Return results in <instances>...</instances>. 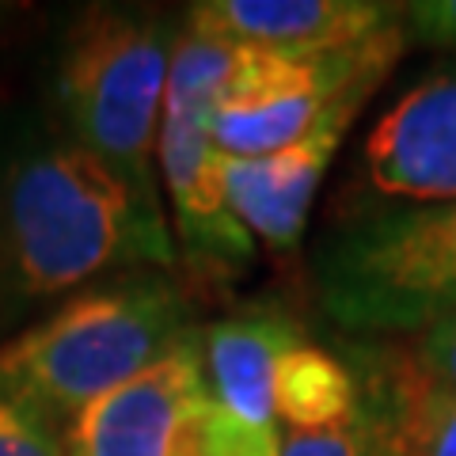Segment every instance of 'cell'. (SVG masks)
<instances>
[{
  "label": "cell",
  "instance_id": "1",
  "mask_svg": "<svg viewBox=\"0 0 456 456\" xmlns=\"http://www.w3.org/2000/svg\"><path fill=\"white\" fill-rule=\"evenodd\" d=\"M164 202L130 187L50 114L0 118V323L130 270H175Z\"/></svg>",
  "mask_w": 456,
  "mask_h": 456
},
{
  "label": "cell",
  "instance_id": "2",
  "mask_svg": "<svg viewBox=\"0 0 456 456\" xmlns=\"http://www.w3.org/2000/svg\"><path fill=\"white\" fill-rule=\"evenodd\" d=\"M194 327L191 289L175 270L92 281L0 342V399L61 434L84 407L160 362Z\"/></svg>",
  "mask_w": 456,
  "mask_h": 456
},
{
  "label": "cell",
  "instance_id": "3",
  "mask_svg": "<svg viewBox=\"0 0 456 456\" xmlns=\"http://www.w3.org/2000/svg\"><path fill=\"white\" fill-rule=\"evenodd\" d=\"M179 35L183 12L88 4L57 38L50 69L53 126L152 202H164L156 137Z\"/></svg>",
  "mask_w": 456,
  "mask_h": 456
},
{
  "label": "cell",
  "instance_id": "4",
  "mask_svg": "<svg viewBox=\"0 0 456 456\" xmlns=\"http://www.w3.org/2000/svg\"><path fill=\"white\" fill-rule=\"evenodd\" d=\"M323 320L346 338H415L456 316V198L338 217L312 259Z\"/></svg>",
  "mask_w": 456,
  "mask_h": 456
},
{
  "label": "cell",
  "instance_id": "5",
  "mask_svg": "<svg viewBox=\"0 0 456 456\" xmlns=\"http://www.w3.org/2000/svg\"><path fill=\"white\" fill-rule=\"evenodd\" d=\"M61 445L65 456H281L278 441L251 437L217 407L202 327L84 407L61 430Z\"/></svg>",
  "mask_w": 456,
  "mask_h": 456
},
{
  "label": "cell",
  "instance_id": "6",
  "mask_svg": "<svg viewBox=\"0 0 456 456\" xmlns=\"http://www.w3.org/2000/svg\"><path fill=\"white\" fill-rule=\"evenodd\" d=\"M456 198V53L411 80L365 130L338 217ZM335 217V221H338Z\"/></svg>",
  "mask_w": 456,
  "mask_h": 456
},
{
  "label": "cell",
  "instance_id": "7",
  "mask_svg": "<svg viewBox=\"0 0 456 456\" xmlns=\"http://www.w3.org/2000/svg\"><path fill=\"white\" fill-rule=\"evenodd\" d=\"M209 118L213 107L202 99L164 92L156 175H160L171 240L183 270L194 281H232L251 270L259 244L224 198V152L213 145Z\"/></svg>",
  "mask_w": 456,
  "mask_h": 456
},
{
  "label": "cell",
  "instance_id": "8",
  "mask_svg": "<svg viewBox=\"0 0 456 456\" xmlns=\"http://www.w3.org/2000/svg\"><path fill=\"white\" fill-rule=\"evenodd\" d=\"M403 50L407 35L403 23H395L384 35L362 42V46L293 57L289 69L266 92L213 110V145L224 156H266L293 145L346 95L362 88H380Z\"/></svg>",
  "mask_w": 456,
  "mask_h": 456
},
{
  "label": "cell",
  "instance_id": "9",
  "mask_svg": "<svg viewBox=\"0 0 456 456\" xmlns=\"http://www.w3.org/2000/svg\"><path fill=\"white\" fill-rule=\"evenodd\" d=\"M373 95L377 88L346 95L305 137H297L285 149H274L266 156H224L221 160L224 198L255 236V244H263L266 251H293L301 244L327 171H331L354 122L365 114Z\"/></svg>",
  "mask_w": 456,
  "mask_h": 456
},
{
  "label": "cell",
  "instance_id": "10",
  "mask_svg": "<svg viewBox=\"0 0 456 456\" xmlns=\"http://www.w3.org/2000/svg\"><path fill=\"white\" fill-rule=\"evenodd\" d=\"M358 395L346 419L316 434H281V456H419V426L430 380L407 342L346 338Z\"/></svg>",
  "mask_w": 456,
  "mask_h": 456
},
{
  "label": "cell",
  "instance_id": "11",
  "mask_svg": "<svg viewBox=\"0 0 456 456\" xmlns=\"http://www.w3.org/2000/svg\"><path fill=\"white\" fill-rule=\"evenodd\" d=\"M399 23L388 0H198L183 8V27L263 53H335L384 35Z\"/></svg>",
  "mask_w": 456,
  "mask_h": 456
},
{
  "label": "cell",
  "instance_id": "12",
  "mask_svg": "<svg viewBox=\"0 0 456 456\" xmlns=\"http://www.w3.org/2000/svg\"><path fill=\"white\" fill-rule=\"evenodd\" d=\"M301 338H308L301 320L278 301H248L202 327L209 392L224 415L251 437L281 445V426L274 415V369L281 354Z\"/></svg>",
  "mask_w": 456,
  "mask_h": 456
},
{
  "label": "cell",
  "instance_id": "13",
  "mask_svg": "<svg viewBox=\"0 0 456 456\" xmlns=\"http://www.w3.org/2000/svg\"><path fill=\"white\" fill-rule=\"evenodd\" d=\"M358 395V373L346 350L301 338L278 358L274 369V415L281 434H316L346 419Z\"/></svg>",
  "mask_w": 456,
  "mask_h": 456
},
{
  "label": "cell",
  "instance_id": "14",
  "mask_svg": "<svg viewBox=\"0 0 456 456\" xmlns=\"http://www.w3.org/2000/svg\"><path fill=\"white\" fill-rule=\"evenodd\" d=\"M407 46H426L452 57L456 53V0H411L399 4Z\"/></svg>",
  "mask_w": 456,
  "mask_h": 456
},
{
  "label": "cell",
  "instance_id": "15",
  "mask_svg": "<svg viewBox=\"0 0 456 456\" xmlns=\"http://www.w3.org/2000/svg\"><path fill=\"white\" fill-rule=\"evenodd\" d=\"M0 456H65L61 434L0 399Z\"/></svg>",
  "mask_w": 456,
  "mask_h": 456
},
{
  "label": "cell",
  "instance_id": "16",
  "mask_svg": "<svg viewBox=\"0 0 456 456\" xmlns=\"http://www.w3.org/2000/svg\"><path fill=\"white\" fill-rule=\"evenodd\" d=\"M407 350L415 358L419 373L434 384V388L456 392V316L430 327L415 338H407Z\"/></svg>",
  "mask_w": 456,
  "mask_h": 456
},
{
  "label": "cell",
  "instance_id": "17",
  "mask_svg": "<svg viewBox=\"0 0 456 456\" xmlns=\"http://www.w3.org/2000/svg\"><path fill=\"white\" fill-rule=\"evenodd\" d=\"M419 456H456V392L434 388V384L426 388Z\"/></svg>",
  "mask_w": 456,
  "mask_h": 456
},
{
  "label": "cell",
  "instance_id": "18",
  "mask_svg": "<svg viewBox=\"0 0 456 456\" xmlns=\"http://www.w3.org/2000/svg\"><path fill=\"white\" fill-rule=\"evenodd\" d=\"M4 12H8V4H0V20H4Z\"/></svg>",
  "mask_w": 456,
  "mask_h": 456
}]
</instances>
